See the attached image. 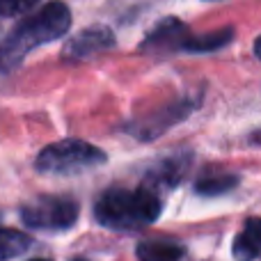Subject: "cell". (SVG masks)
Listing matches in <instances>:
<instances>
[{
  "mask_svg": "<svg viewBox=\"0 0 261 261\" xmlns=\"http://www.w3.org/2000/svg\"><path fill=\"white\" fill-rule=\"evenodd\" d=\"M161 216V199L153 190H108L94 204V218L108 229L133 231L151 225Z\"/></svg>",
  "mask_w": 261,
  "mask_h": 261,
  "instance_id": "cell-2",
  "label": "cell"
},
{
  "mask_svg": "<svg viewBox=\"0 0 261 261\" xmlns=\"http://www.w3.org/2000/svg\"><path fill=\"white\" fill-rule=\"evenodd\" d=\"M138 261H179L184 257V248L165 241H142L135 250Z\"/></svg>",
  "mask_w": 261,
  "mask_h": 261,
  "instance_id": "cell-9",
  "label": "cell"
},
{
  "mask_svg": "<svg viewBox=\"0 0 261 261\" xmlns=\"http://www.w3.org/2000/svg\"><path fill=\"white\" fill-rule=\"evenodd\" d=\"M32 245V239L25 231L18 229H0V261L14 259L18 254L28 252Z\"/></svg>",
  "mask_w": 261,
  "mask_h": 261,
  "instance_id": "cell-11",
  "label": "cell"
},
{
  "mask_svg": "<svg viewBox=\"0 0 261 261\" xmlns=\"http://www.w3.org/2000/svg\"><path fill=\"white\" fill-rule=\"evenodd\" d=\"M193 110V103L190 101H179V103L170 106V108H163V113L153 115V119H147V122H140V128H138V138H156L161 130H165L167 126H172L174 122L184 119L186 115Z\"/></svg>",
  "mask_w": 261,
  "mask_h": 261,
  "instance_id": "cell-8",
  "label": "cell"
},
{
  "mask_svg": "<svg viewBox=\"0 0 261 261\" xmlns=\"http://www.w3.org/2000/svg\"><path fill=\"white\" fill-rule=\"evenodd\" d=\"M32 261H50V259H32Z\"/></svg>",
  "mask_w": 261,
  "mask_h": 261,
  "instance_id": "cell-15",
  "label": "cell"
},
{
  "mask_svg": "<svg viewBox=\"0 0 261 261\" xmlns=\"http://www.w3.org/2000/svg\"><path fill=\"white\" fill-rule=\"evenodd\" d=\"M69 25H71V12L60 0L44 5L32 16H25L0 41V78L9 76L14 69L21 67L32 48L67 35Z\"/></svg>",
  "mask_w": 261,
  "mask_h": 261,
  "instance_id": "cell-1",
  "label": "cell"
},
{
  "mask_svg": "<svg viewBox=\"0 0 261 261\" xmlns=\"http://www.w3.org/2000/svg\"><path fill=\"white\" fill-rule=\"evenodd\" d=\"M76 261H83V259H76Z\"/></svg>",
  "mask_w": 261,
  "mask_h": 261,
  "instance_id": "cell-16",
  "label": "cell"
},
{
  "mask_svg": "<svg viewBox=\"0 0 261 261\" xmlns=\"http://www.w3.org/2000/svg\"><path fill=\"white\" fill-rule=\"evenodd\" d=\"M236 184H239V176L236 174H208L195 184V190L199 195H206V197H216V195L231 190Z\"/></svg>",
  "mask_w": 261,
  "mask_h": 261,
  "instance_id": "cell-12",
  "label": "cell"
},
{
  "mask_svg": "<svg viewBox=\"0 0 261 261\" xmlns=\"http://www.w3.org/2000/svg\"><path fill=\"white\" fill-rule=\"evenodd\" d=\"M39 0H0V16H21V14L30 12Z\"/></svg>",
  "mask_w": 261,
  "mask_h": 261,
  "instance_id": "cell-13",
  "label": "cell"
},
{
  "mask_svg": "<svg viewBox=\"0 0 261 261\" xmlns=\"http://www.w3.org/2000/svg\"><path fill=\"white\" fill-rule=\"evenodd\" d=\"M234 259L236 261H254L261 257V218H250L241 234L234 239Z\"/></svg>",
  "mask_w": 261,
  "mask_h": 261,
  "instance_id": "cell-7",
  "label": "cell"
},
{
  "mask_svg": "<svg viewBox=\"0 0 261 261\" xmlns=\"http://www.w3.org/2000/svg\"><path fill=\"white\" fill-rule=\"evenodd\" d=\"M21 220L35 229H69L78 220V204L69 197H35L23 204Z\"/></svg>",
  "mask_w": 261,
  "mask_h": 261,
  "instance_id": "cell-4",
  "label": "cell"
},
{
  "mask_svg": "<svg viewBox=\"0 0 261 261\" xmlns=\"http://www.w3.org/2000/svg\"><path fill=\"white\" fill-rule=\"evenodd\" d=\"M254 53H257V58L261 60V37H259L257 41H254Z\"/></svg>",
  "mask_w": 261,
  "mask_h": 261,
  "instance_id": "cell-14",
  "label": "cell"
},
{
  "mask_svg": "<svg viewBox=\"0 0 261 261\" xmlns=\"http://www.w3.org/2000/svg\"><path fill=\"white\" fill-rule=\"evenodd\" d=\"M106 163V153L85 140H62L46 147L37 158L41 174H78Z\"/></svg>",
  "mask_w": 261,
  "mask_h": 261,
  "instance_id": "cell-3",
  "label": "cell"
},
{
  "mask_svg": "<svg viewBox=\"0 0 261 261\" xmlns=\"http://www.w3.org/2000/svg\"><path fill=\"white\" fill-rule=\"evenodd\" d=\"M115 46V35L110 28L106 25H94L81 30L76 37L67 41V46L62 48V58L69 62H83V60H90L94 55L103 53V50L113 48Z\"/></svg>",
  "mask_w": 261,
  "mask_h": 261,
  "instance_id": "cell-5",
  "label": "cell"
},
{
  "mask_svg": "<svg viewBox=\"0 0 261 261\" xmlns=\"http://www.w3.org/2000/svg\"><path fill=\"white\" fill-rule=\"evenodd\" d=\"M231 37H234L231 28H222V30L206 32V35H190L184 50H188V53H211V50L227 46L231 41Z\"/></svg>",
  "mask_w": 261,
  "mask_h": 261,
  "instance_id": "cell-10",
  "label": "cell"
},
{
  "mask_svg": "<svg viewBox=\"0 0 261 261\" xmlns=\"http://www.w3.org/2000/svg\"><path fill=\"white\" fill-rule=\"evenodd\" d=\"M188 37H190L188 28L179 18H165L149 32L140 48L149 55H165L172 53V50H184Z\"/></svg>",
  "mask_w": 261,
  "mask_h": 261,
  "instance_id": "cell-6",
  "label": "cell"
}]
</instances>
